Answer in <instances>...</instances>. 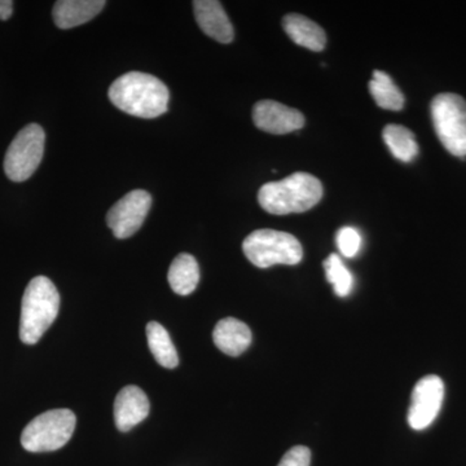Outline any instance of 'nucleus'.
<instances>
[{
  "label": "nucleus",
  "instance_id": "9",
  "mask_svg": "<svg viewBox=\"0 0 466 466\" xmlns=\"http://www.w3.org/2000/svg\"><path fill=\"white\" fill-rule=\"evenodd\" d=\"M444 400V383L441 377H422L413 388L408 410V424L413 431H424L440 415Z\"/></svg>",
  "mask_w": 466,
  "mask_h": 466
},
{
  "label": "nucleus",
  "instance_id": "22",
  "mask_svg": "<svg viewBox=\"0 0 466 466\" xmlns=\"http://www.w3.org/2000/svg\"><path fill=\"white\" fill-rule=\"evenodd\" d=\"M311 451L305 446H296L285 453L278 466H309Z\"/></svg>",
  "mask_w": 466,
  "mask_h": 466
},
{
  "label": "nucleus",
  "instance_id": "19",
  "mask_svg": "<svg viewBox=\"0 0 466 466\" xmlns=\"http://www.w3.org/2000/svg\"><path fill=\"white\" fill-rule=\"evenodd\" d=\"M370 92L377 106L382 109L400 110L404 106V95L397 85L392 82L390 76L382 70L373 72L372 81L370 82Z\"/></svg>",
  "mask_w": 466,
  "mask_h": 466
},
{
  "label": "nucleus",
  "instance_id": "14",
  "mask_svg": "<svg viewBox=\"0 0 466 466\" xmlns=\"http://www.w3.org/2000/svg\"><path fill=\"white\" fill-rule=\"evenodd\" d=\"M251 330L247 324L235 318L222 319L214 328V343L220 351L229 357H240L249 349Z\"/></svg>",
  "mask_w": 466,
  "mask_h": 466
},
{
  "label": "nucleus",
  "instance_id": "21",
  "mask_svg": "<svg viewBox=\"0 0 466 466\" xmlns=\"http://www.w3.org/2000/svg\"><path fill=\"white\" fill-rule=\"evenodd\" d=\"M337 248L343 257L352 258L361 249V236L354 227H342L336 235Z\"/></svg>",
  "mask_w": 466,
  "mask_h": 466
},
{
  "label": "nucleus",
  "instance_id": "1",
  "mask_svg": "<svg viewBox=\"0 0 466 466\" xmlns=\"http://www.w3.org/2000/svg\"><path fill=\"white\" fill-rule=\"evenodd\" d=\"M109 99L116 108L127 115L156 118L167 112L170 92L164 82L155 76L130 72L113 82L109 88Z\"/></svg>",
  "mask_w": 466,
  "mask_h": 466
},
{
  "label": "nucleus",
  "instance_id": "15",
  "mask_svg": "<svg viewBox=\"0 0 466 466\" xmlns=\"http://www.w3.org/2000/svg\"><path fill=\"white\" fill-rule=\"evenodd\" d=\"M285 33L289 35L291 41L300 47L308 48L314 52L324 50L327 45V34L323 27L302 15L290 14L283 18Z\"/></svg>",
  "mask_w": 466,
  "mask_h": 466
},
{
  "label": "nucleus",
  "instance_id": "16",
  "mask_svg": "<svg viewBox=\"0 0 466 466\" xmlns=\"http://www.w3.org/2000/svg\"><path fill=\"white\" fill-rule=\"evenodd\" d=\"M168 284L179 296H189L200 281V267L191 254L182 253L171 263L168 269Z\"/></svg>",
  "mask_w": 466,
  "mask_h": 466
},
{
  "label": "nucleus",
  "instance_id": "18",
  "mask_svg": "<svg viewBox=\"0 0 466 466\" xmlns=\"http://www.w3.org/2000/svg\"><path fill=\"white\" fill-rule=\"evenodd\" d=\"M383 142L391 155L401 162L413 161L419 155L415 134L400 125H388L382 131Z\"/></svg>",
  "mask_w": 466,
  "mask_h": 466
},
{
  "label": "nucleus",
  "instance_id": "20",
  "mask_svg": "<svg viewBox=\"0 0 466 466\" xmlns=\"http://www.w3.org/2000/svg\"><path fill=\"white\" fill-rule=\"evenodd\" d=\"M328 283L339 297H348L354 288V276L337 254H330L323 263Z\"/></svg>",
  "mask_w": 466,
  "mask_h": 466
},
{
  "label": "nucleus",
  "instance_id": "12",
  "mask_svg": "<svg viewBox=\"0 0 466 466\" xmlns=\"http://www.w3.org/2000/svg\"><path fill=\"white\" fill-rule=\"evenodd\" d=\"M196 21L202 32L217 42L228 45L235 38L231 21L223 9L222 3L217 0H198L193 2Z\"/></svg>",
  "mask_w": 466,
  "mask_h": 466
},
{
  "label": "nucleus",
  "instance_id": "5",
  "mask_svg": "<svg viewBox=\"0 0 466 466\" xmlns=\"http://www.w3.org/2000/svg\"><path fill=\"white\" fill-rule=\"evenodd\" d=\"M76 417L66 408L42 413L27 424L21 444L29 452H52L66 446L75 433Z\"/></svg>",
  "mask_w": 466,
  "mask_h": 466
},
{
  "label": "nucleus",
  "instance_id": "17",
  "mask_svg": "<svg viewBox=\"0 0 466 466\" xmlns=\"http://www.w3.org/2000/svg\"><path fill=\"white\" fill-rule=\"evenodd\" d=\"M147 339L150 352L159 366L174 370L179 364L177 349L171 341L170 334L157 321H150L147 325Z\"/></svg>",
  "mask_w": 466,
  "mask_h": 466
},
{
  "label": "nucleus",
  "instance_id": "3",
  "mask_svg": "<svg viewBox=\"0 0 466 466\" xmlns=\"http://www.w3.org/2000/svg\"><path fill=\"white\" fill-rule=\"evenodd\" d=\"M60 294L46 276H36L23 297L20 319V339L26 345H35L57 318Z\"/></svg>",
  "mask_w": 466,
  "mask_h": 466
},
{
  "label": "nucleus",
  "instance_id": "13",
  "mask_svg": "<svg viewBox=\"0 0 466 466\" xmlns=\"http://www.w3.org/2000/svg\"><path fill=\"white\" fill-rule=\"evenodd\" d=\"M106 5L104 0H60L55 3L52 16L60 29H72L96 17Z\"/></svg>",
  "mask_w": 466,
  "mask_h": 466
},
{
  "label": "nucleus",
  "instance_id": "7",
  "mask_svg": "<svg viewBox=\"0 0 466 466\" xmlns=\"http://www.w3.org/2000/svg\"><path fill=\"white\" fill-rule=\"evenodd\" d=\"M46 134L41 126H25L12 140L5 158V173L12 182H25L41 165Z\"/></svg>",
  "mask_w": 466,
  "mask_h": 466
},
{
  "label": "nucleus",
  "instance_id": "10",
  "mask_svg": "<svg viewBox=\"0 0 466 466\" xmlns=\"http://www.w3.org/2000/svg\"><path fill=\"white\" fill-rule=\"evenodd\" d=\"M253 121L265 133L284 135L302 128L305 116L299 110L289 108L278 101L262 100L254 106Z\"/></svg>",
  "mask_w": 466,
  "mask_h": 466
},
{
  "label": "nucleus",
  "instance_id": "8",
  "mask_svg": "<svg viewBox=\"0 0 466 466\" xmlns=\"http://www.w3.org/2000/svg\"><path fill=\"white\" fill-rule=\"evenodd\" d=\"M152 207V196L135 189L110 208L106 223L116 238H128L142 228Z\"/></svg>",
  "mask_w": 466,
  "mask_h": 466
},
{
  "label": "nucleus",
  "instance_id": "2",
  "mask_svg": "<svg viewBox=\"0 0 466 466\" xmlns=\"http://www.w3.org/2000/svg\"><path fill=\"white\" fill-rule=\"evenodd\" d=\"M323 198V186L314 175L294 173L279 182L267 183L258 192L263 210L274 216L305 213Z\"/></svg>",
  "mask_w": 466,
  "mask_h": 466
},
{
  "label": "nucleus",
  "instance_id": "23",
  "mask_svg": "<svg viewBox=\"0 0 466 466\" xmlns=\"http://www.w3.org/2000/svg\"><path fill=\"white\" fill-rule=\"evenodd\" d=\"M12 12H14V2L12 0H0V20H9Z\"/></svg>",
  "mask_w": 466,
  "mask_h": 466
},
{
  "label": "nucleus",
  "instance_id": "11",
  "mask_svg": "<svg viewBox=\"0 0 466 466\" xmlns=\"http://www.w3.org/2000/svg\"><path fill=\"white\" fill-rule=\"evenodd\" d=\"M148 397L137 386H126L116 395L115 401V421L119 431H131L149 415Z\"/></svg>",
  "mask_w": 466,
  "mask_h": 466
},
{
  "label": "nucleus",
  "instance_id": "6",
  "mask_svg": "<svg viewBox=\"0 0 466 466\" xmlns=\"http://www.w3.org/2000/svg\"><path fill=\"white\" fill-rule=\"evenodd\" d=\"M435 134L456 157H466V101L460 95L441 94L431 101Z\"/></svg>",
  "mask_w": 466,
  "mask_h": 466
},
{
  "label": "nucleus",
  "instance_id": "4",
  "mask_svg": "<svg viewBox=\"0 0 466 466\" xmlns=\"http://www.w3.org/2000/svg\"><path fill=\"white\" fill-rule=\"evenodd\" d=\"M245 257L258 268L275 265L294 266L303 259L300 242L293 235L275 229L251 232L242 244Z\"/></svg>",
  "mask_w": 466,
  "mask_h": 466
}]
</instances>
